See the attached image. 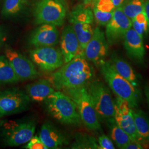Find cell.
I'll use <instances>...</instances> for the list:
<instances>
[{
  "label": "cell",
  "mask_w": 149,
  "mask_h": 149,
  "mask_svg": "<svg viewBox=\"0 0 149 149\" xmlns=\"http://www.w3.org/2000/svg\"><path fill=\"white\" fill-rule=\"evenodd\" d=\"M145 0H124L120 7L124 13L132 20L144 10Z\"/></svg>",
  "instance_id": "cell-26"
},
{
  "label": "cell",
  "mask_w": 149,
  "mask_h": 149,
  "mask_svg": "<svg viewBox=\"0 0 149 149\" xmlns=\"http://www.w3.org/2000/svg\"><path fill=\"white\" fill-rule=\"evenodd\" d=\"M144 11L149 27V0H145Z\"/></svg>",
  "instance_id": "cell-32"
},
{
  "label": "cell",
  "mask_w": 149,
  "mask_h": 149,
  "mask_svg": "<svg viewBox=\"0 0 149 149\" xmlns=\"http://www.w3.org/2000/svg\"><path fill=\"white\" fill-rule=\"evenodd\" d=\"M39 137L48 149H59L69 143L66 136L48 121L43 123Z\"/></svg>",
  "instance_id": "cell-18"
},
{
  "label": "cell",
  "mask_w": 149,
  "mask_h": 149,
  "mask_svg": "<svg viewBox=\"0 0 149 149\" xmlns=\"http://www.w3.org/2000/svg\"><path fill=\"white\" fill-rule=\"evenodd\" d=\"M48 114L65 125L77 127L82 121L74 102L64 92L55 91L44 101Z\"/></svg>",
  "instance_id": "cell-1"
},
{
  "label": "cell",
  "mask_w": 149,
  "mask_h": 149,
  "mask_svg": "<svg viewBox=\"0 0 149 149\" xmlns=\"http://www.w3.org/2000/svg\"><path fill=\"white\" fill-rule=\"evenodd\" d=\"M50 81L40 79L33 83L28 84L26 92L31 101L35 102H44L55 91Z\"/></svg>",
  "instance_id": "cell-19"
},
{
  "label": "cell",
  "mask_w": 149,
  "mask_h": 149,
  "mask_svg": "<svg viewBox=\"0 0 149 149\" xmlns=\"http://www.w3.org/2000/svg\"><path fill=\"white\" fill-rule=\"evenodd\" d=\"M91 4L96 23L101 26H106L116 9L112 0H93Z\"/></svg>",
  "instance_id": "cell-20"
},
{
  "label": "cell",
  "mask_w": 149,
  "mask_h": 149,
  "mask_svg": "<svg viewBox=\"0 0 149 149\" xmlns=\"http://www.w3.org/2000/svg\"><path fill=\"white\" fill-rule=\"evenodd\" d=\"M5 55L19 81L34 80L39 76V74L32 60L28 59L21 54L11 48H6Z\"/></svg>",
  "instance_id": "cell-12"
},
{
  "label": "cell",
  "mask_w": 149,
  "mask_h": 149,
  "mask_svg": "<svg viewBox=\"0 0 149 149\" xmlns=\"http://www.w3.org/2000/svg\"><path fill=\"white\" fill-rule=\"evenodd\" d=\"M2 138L8 146H18L27 144L36 132V122L32 119L6 121L2 126Z\"/></svg>",
  "instance_id": "cell-6"
},
{
  "label": "cell",
  "mask_w": 149,
  "mask_h": 149,
  "mask_svg": "<svg viewBox=\"0 0 149 149\" xmlns=\"http://www.w3.org/2000/svg\"><path fill=\"white\" fill-rule=\"evenodd\" d=\"M123 42L128 56L135 62L142 64L145 53L143 38L139 36L132 27L125 34Z\"/></svg>",
  "instance_id": "cell-17"
},
{
  "label": "cell",
  "mask_w": 149,
  "mask_h": 149,
  "mask_svg": "<svg viewBox=\"0 0 149 149\" xmlns=\"http://www.w3.org/2000/svg\"><path fill=\"white\" fill-rule=\"evenodd\" d=\"M114 103V119L116 122L132 140L137 141L140 143L141 140L134 123L132 108L125 100L117 96Z\"/></svg>",
  "instance_id": "cell-13"
},
{
  "label": "cell",
  "mask_w": 149,
  "mask_h": 149,
  "mask_svg": "<svg viewBox=\"0 0 149 149\" xmlns=\"http://www.w3.org/2000/svg\"><path fill=\"white\" fill-rule=\"evenodd\" d=\"M144 91H145V94L146 96V98L147 100V102L149 104V86H146L144 88Z\"/></svg>",
  "instance_id": "cell-35"
},
{
  "label": "cell",
  "mask_w": 149,
  "mask_h": 149,
  "mask_svg": "<svg viewBox=\"0 0 149 149\" xmlns=\"http://www.w3.org/2000/svg\"><path fill=\"white\" fill-rule=\"evenodd\" d=\"M144 148L143 147L142 145L139 143L137 141L131 140L130 142L126 146L125 149H143Z\"/></svg>",
  "instance_id": "cell-31"
},
{
  "label": "cell",
  "mask_w": 149,
  "mask_h": 149,
  "mask_svg": "<svg viewBox=\"0 0 149 149\" xmlns=\"http://www.w3.org/2000/svg\"><path fill=\"white\" fill-rule=\"evenodd\" d=\"M19 81L5 55H0V85Z\"/></svg>",
  "instance_id": "cell-23"
},
{
  "label": "cell",
  "mask_w": 149,
  "mask_h": 149,
  "mask_svg": "<svg viewBox=\"0 0 149 149\" xmlns=\"http://www.w3.org/2000/svg\"><path fill=\"white\" fill-rule=\"evenodd\" d=\"M31 100L26 91L12 87L0 91V118L27 111Z\"/></svg>",
  "instance_id": "cell-7"
},
{
  "label": "cell",
  "mask_w": 149,
  "mask_h": 149,
  "mask_svg": "<svg viewBox=\"0 0 149 149\" xmlns=\"http://www.w3.org/2000/svg\"><path fill=\"white\" fill-rule=\"evenodd\" d=\"M109 61L119 74L129 81L134 87L138 86L136 75L132 66L125 60L116 54H113Z\"/></svg>",
  "instance_id": "cell-22"
},
{
  "label": "cell",
  "mask_w": 149,
  "mask_h": 149,
  "mask_svg": "<svg viewBox=\"0 0 149 149\" xmlns=\"http://www.w3.org/2000/svg\"><path fill=\"white\" fill-rule=\"evenodd\" d=\"M112 1L115 8H118L121 6L124 0H112Z\"/></svg>",
  "instance_id": "cell-34"
},
{
  "label": "cell",
  "mask_w": 149,
  "mask_h": 149,
  "mask_svg": "<svg viewBox=\"0 0 149 149\" xmlns=\"http://www.w3.org/2000/svg\"><path fill=\"white\" fill-rule=\"evenodd\" d=\"M84 52L85 59L97 67L106 61L108 53V44L104 33L99 27L94 29L93 35Z\"/></svg>",
  "instance_id": "cell-11"
},
{
  "label": "cell",
  "mask_w": 149,
  "mask_h": 149,
  "mask_svg": "<svg viewBox=\"0 0 149 149\" xmlns=\"http://www.w3.org/2000/svg\"><path fill=\"white\" fill-rule=\"evenodd\" d=\"M80 1L84 4H90V3H91V2L93 0H80Z\"/></svg>",
  "instance_id": "cell-36"
},
{
  "label": "cell",
  "mask_w": 149,
  "mask_h": 149,
  "mask_svg": "<svg viewBox=\"0 0 149 149\" xmlns=\"http://www.w3.org/2000/svg\"><path fill=\"white\" fill-rule=\"evenodd\" d=\"M132 27V20L120 7L116 8L111 19L106 25V38L108 45H113L123 40L125 34Z\"/></svg>",
  "instance_id": "cell-14"
},
{
  "label": "cell",
  "mask_w": 149,
  "mask_h": 149,
  "mask_svg": "<svg viewBox=\"0 0 149 149\" xmlns=\"http://www.w3.org/2000/svg\"><path fill=\"white\" fill-rule=\"evenodd\" d=\"M134 120L139 136L143 147L149 146V118L148 115L141 109L133 110Z\"/></svg>",
  "instance_id": "cell-21"
},
{
  "label": "cell",
  "mask_w": 149,
  "mask_h": 149,
  "mask_svg": "<svg viewBox=\"0 0 149 149\" xmlns=\"http://www.w3.org/2000/svg\"><path fill=\"white\" fill-rule=\"evenodd\" d=\"M29 56L33 64L47 72L55 71L65 63L61 51L54 47L35 48L29 52Z\"/></svg>",
  "instance_id": "cell-9"
},
{
  "label": "cell",
  "mask_w": 149,
  "mask_h": 149,
  "mask_svg": "<svg viewBox=\"0 0 149 149\" xmlns=\"http://www.w3.org/2000/svg\"><path fill=\"white\" fill-rule=\"evenodd\" d=\"M91 68L92 67L85 59L84 54H80L55 70L50 76V82L54 89L58 91L65 81Z\"/></svg>",
  "instance_id": "cell-10"
},
{
  "label": "cell",
  "mask_w": 149,
  "mask_h": 149,
  "mask_svg": "<svg viewBox=\"0 0 149 149\" xmlns=\"http://www.w3.org/2000/svg\"><path fill=\"white\" fill-rule=\"evenodd\" d=\"M98 144L100 147V149H115L111 139L105 134H102L99 136Z\"/></svg>",
  "instance_id": "cell-30"
},
{
  "label": "cell",
  "mask_w": 149,
  "mask_h": 149,
  "mask_svg": "<svg viewBox=\"0 0 149 149\" xmlns=\"http://www.w3.org/2000/svg\"><path fill=\"white\" fill-rule=\"evenodd\" d=\"M71 149H100L96 139L87 134L77 133L74 135V142L71 146Z\"/></svg>",
  "instance_id": "cell-25"
},
{
  "label": "cell",
  "mask_w": 149,
  "mask_h": 149,
  "mask_svg": "<svg viewBox=\"0 0 149 149\" xmlns=\"http://www.w3.org/2000/svg\"><path fill=\"white\" fill-rule=\"evenodd\" d=\"M5 34L2 27H0V47L5 41Z\"/></svg>",
  "instance_id": "cell-33"
},
{
  "label": "cell",
  "mask_w": 149,
  "mask_h": 149,
  "mask_svg": "<svg viewBox=\"0 0 149 149\" xmlns=\"http://www.w3.org/2000/svg\"><path fill=\"white\" fill-rule=\"evenodd\" d=\"M24 0H5L2 13L3 16H14L21 11Z\"/></svg>",
  "instance_id": "cell-28"
},
{
  "label": "cell",
  "mask_w": 149,
  "mask_h": 149,
  "mask_svg": "<svg viewBox=\"0 0 149 149\" xmlns=\"http://www.w3.org/2000/svg\"><path fill=\"white\" fill-rule=\"evenodd\" d=\"M99 68L103 78L113 93L118 97L125 100L132 108L138 106L140 98L139 91L118 73L109 60H106Z\"/></svg>",
  "instance_id": "cell-2"
},
{
  "label": "cell",
  "mask_w": 149,
  "mask_h": 149,
  "mask_svg": "<svg viewBox=\"0 0 149 149\" xmlns=\"http://www.w3.org/2000/svg\"></svg>",
  "instance_id": "cell-38"
},
{
  "label": "cell",
  "mask_w": 149,
  "mask_h": 149,
  "mask_svg": "<svg viewBox=\"0 0 149 149\" xmlns=\"http://www.w3.org/2000/svg\"><path fill=\"white\" fill-rule=\"evenodd\" d=\"M27 149H48V148L44 144L39 137L33 136L32 138L24 146Z\"/></svg>",
  "instance_id": "cell-29"
},
{
  "label": "cell",
  "mask_w": 149,
  "mask_h": 149,
  "mask_svg": "<svg viewBox=\"0 0 149 149\" xmlns=\"http://www.w3.org/2000/svg\"><path fill=\"white\" fill-rule=\"evenodd\" d=\"M94 16L91 3L76 6L71 12L70 22L78 39L80 48L84 51L92 37L94 29Z\"/></svg>",
  "instance_id": "cell-5"
},
{
  "label": "cell",
  "mask_w": 149,
  "mask_h": 149,
  "mask_svg": "<svg viewBox=\"0 0 149 149\" xmlns=\"http://www.w3.org/2000/svg\"><path fill=\"white\" fill-rule=\"evenodd\" d=\"M6 122V120L2 119V118H0V127H2V126L5 124Z\"/></svg>",
  "instance_id": "cell-37"
},
{
  "label": "cell",
  "mask_w": 149,
  "mask_h": 149,
  "mask_svg": "<svg viewBox=\"0 0 149 149\" xmlns=\"http://www.w3.org/2000/svg\"><path fill=\"white\" fill-rule=\"evenodd\" d=\"M111 129V136L119 149H125L132 139L116 122L108 124Z\"/></svg>",
  "instance_id": "cell-24"
},
{
  "label": "cell",
  "mask_w": 149,
  "mask_h": 149,
  "mask_svg": "<svg viewBox=\"0 0 149 149\" xmlns=\"http://www.w3.org/2000/svg\"><path fill=\"white\" fill-rule=\"evenodd\" d=\"M148 23L144 11L135 16L132 20V27L141 38L148 32Z\"/></svg>",
  "instance_id": "cell-27"
},
{
  "label": "cell",
  "mask_w": 149,
  "mask_h": 149,
  "mask_svg": "<svg viewBox=\"0 0 149 149\" xmlns=\"http://www.w3.org/2000/svg\"><path fill=\"white\" fill-rule=\"evenodd\" d=\"M59 31L50 24H43L35 29L29 38V43L35 48L54 47L59 43Z\"/></svg>",
  "instance_id": "cell-15"
},
{
  "label": "cell",
  "mask_w": 149,
  "mask_h": 149,
  "mask_svg": "<svg viewBox=\"0 0 149 149\" xmlns=\"http://www.w3.org/2000/svg\"><path fill=\"white\" fill-rule=\"evenodd\" d=\"M91 101L100 121L107 124L115 122L114 102L108 88L100 80L92 81L87 86Z\"/></svg>",
  "instance_id": "cell-4"
},
{
  "label": "cell",
  "mask_w": 149,
  "mask_h": 149,
  "mask_svg": "<svg viewBox=\"0 0 149 149\" xmlns=\"http://www.w3.org/2000/svg\"><path fill=\"white\" fill-rule=\"evenodd\" d=\"M61 91L75 103L82 123L86 128L93 132L101 130L100 120L91 101L87 86L66 88Z\"/></svg>",
  "instance_id": "cell-3"
},
{
  "label": "cell",
  "mask_w": 149,
  "mask_h": 149,
  "mask_svg": "<svg viewBox=\"0 0 149 149\" xmlns=\"http://www.w3.org/2000/svg\"><path fill=\"white\" fill-rule=\"evenodd\" d=\"M60 51L65 63H68L80 54H84L80 48L78 39L71 25L64 27L60 37Z\"/></svg>",
  "instance_id": "cell-16"
},
{
  "label": "cell",
  "mask_w": 149,
  "mask_h": 149,
  "mask_svg": "<svg viewBox=\"0 0 149 149\" xmlns=\"http://www.w3.org/2000/svg\"><path fill=\"white\" fill-rule=\"evenodd\" d=\"M66 16V8L59 0H39L34 8V16L38 24L61 26Z\"/></svg>",
  "instance_id": "cell-8"
}]
</instances>
